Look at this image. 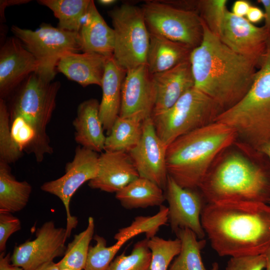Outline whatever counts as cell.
<instances>
[{
    "label": "cell",
    "mask_w": 270,
    "mask_h": 270,
    "mask_svg": "<svg viewBox=\"0 0 270 270\" xmlns=\"http://www.w3.org/2000/svg\"><path fill=\"white\" fill-rule=\"evenodd\" d=\"M212 248L220 256L264 254L270 248V204L244 201L208 203L201 214Z\"/></svg>",
    "instance_id": "7a4b0ae2"
},
{
    "label": "cell",
    "mask_w": 270,
    "mask_h": 270,
    "mask_svg": "<svg viewBox=\"0 0 270 270\" xmlns=\"http://www.w3.org/2000/svg\"><path fill=\"white\" fill-rule=\"evenodd\" d=\"M168 208L160 206L159 211L152 216H138L132 223L126 227L118 230L114 238L117 240L126 238L130 240L137 235L144 233L148 239L154 237L160 226L168 222Z\"/></svg>",
    "instance_id": "4dcf8cb0"
},
{
    "label": "cell",
    "mask_w": 270,
    "mask_h": 270,
    "mask_svg": "<svg viewBox=\"0 0 270 270\" xmlns=\"http://www.w3.org/2000/svg\"><path fill=\"white\" fill-rule=\"evenodd\" d=\"M198 190L206 202H270V162L237 141L214 161Z\"/></svg>",
    "instance_id": "3957f363"
},
{
    "label": "cell",
    "mask_w": 270,
    "mask_h": 270,
    "mask_svg": "<svg viewBox=\"0 0 270 270\" xmlns=\"http://www.w3.org/2000/svg\"><path fill=\"white\" fill-rule=\"evenodd\" d=\"M94 219L90 216L86 228L74 235L73 240L68 245L63 258L58 262L59 268L84 270L90 244L94 236Z\"/></svg>",
    "instance_id": "f546056e"
},
{
    "label": "cell",
    "mask_w": 270,
    "mask_h": 270,
    "mask_svg": "<svg viewBox=\"0 0 270 270\" xmlns=\"http://www.w3.org/2000/svg\"><path fill=\"white\" fill-rule=\"evenodd\" d=\"M245 18L252 24L258 23L264 20V12L258 7L252 5Z\"/></svg>",
    "instance_id": "60d3db41"
},
{
    "label": "cell",
    "mask_w": 270,
    "mask_h": 270,
    "mask_svg": "<svg viewBox=\"0 0 270 270\" xmlns=\"http://www.w3.org/2000/svg\"><path fill=\"white\" fill-rule=\"evenodd\" d=\"M266 259V270H270V248L264 254Z\"/></svg>",
    "instance_id": "7dc6e473"
},
{
    "label": "cell",
    "mask_w": 270,
    "mask_h": 270,
    "mask_svg": "<svg viewBox=\"0 0 270 270\" xmlns=\"http://www.w3.org/2000/svg\"><path fill=\"white\" fill-rule=\"evenodd\" d=\"M100 102L90 98L81 102L72 122L74 140L82 147L96 152L104 151L106 136L99 114Z\"/></svg>",
    "instance_id": "7402d4cb"
},
{
    "label": "cell",
    "mask_w": 270,
    "mask_h": 270,
    "mask_svg": "<svg viewBox=\"0 0 270 270\" xmlns=\"http://www.w3.org/2000/svg\"><path fill=\"white\" fill-rule=\"evenodd\" d=\"M215 122L232 128L238 140L256 150L270 140V38L250 90Z\"/></svg>",
    "instance_id": "5b68a950"
},
{
    "label": "cell",
    "mask_w": 270,
    "mask_h": 270,
    "mask_svg": "<svg viewBox=\"0 0 270 270\" xmlns=\"http://www.w3.org/2000/svg\"><path fill=\"white\" fill-rule=\"evenodd\" d=\"M237 140L232 128L218 122L178 137L166 148L168 175L183 188L198 189L216 158Z\"/></svg>",
    "instance_id": "277c9868"
},
{
    "label": "cell",
    "mask_w": 270,
    "mask_h": 270,
    "mask_svg": "<svg viewBox=\"0 0 270 270\" xmlns=\"http://www.w3.org/2000/svg\"><path fill=\"white\" fill-rule=\"evenodd\" d=\"M60 268L57 263L53 261L46 263L38 267L36 270H59Z\"/></svg>",
    "instance_id": "f6af8a7d"
},
{
    "label": "cell",
    "mask_w": 270,
    "mask_h": 270,
    "mask_svg": "<svg viewBox=\"0 0 270 270\" xmlns=\"http://www.w3.org/2000/svg\"><path fill=\"white\" fill-rule=\"evenodd\" d=\"M10 132L12 138L22 152L30 154L36 138L33 128L20 116L10 117Z\"/></svg>",
    "instance_id": "8d00e7d4"
},
{
    "label": "cell",
    "mask_w": 270,
    "mask_h": 270,
    "mask_svg": "<svg viewBox=\"0 0 270 270\" xmlns=\"http://www.w3.org/2000/svg\"><path fill=\"white\" fill-rule=\"evenodd\" d=\"M217 36L235 52L261 62L267 50L270 32L264 26H256L227 10Z\"/></svg>",
    "instance_id": "5bb4252c"
},
{
    "label": "cell",
    "mask_w": 270,
    "mask_h": 270,
    "mask_svg": "<svg viewBox=\"0 0 270 270\" xmlns=\"http://www.w3.org/2000/svg\"><path fill=\"white\" fill-rule=\"evenodd\" d=\"M167 146L156 134L152 117L144 120L141 138L128 152L140 177L154 182L164 190L168 174Z\"/></svg>",
    "instance_id": "9a60e30c"
},
{
    "label": "cell",
    "mask_w": 270,
    "mask_h": 270,
    "mask_svg": "<svg viewBox=\"0 0 270 270\" xmlns=\"http://www.w3.org/2000/svg\"><path fill=\"white\" fill-rule=\"evenodd\" d=\"M32 191L26 181H18L8 164L0 161V211L18 212L28 204Z\"/></svg>",
    "instance_id": "484cf974"
},
{
    "label": "cell",
    "mask_w": 270,
    "mask_h": 270,
    "mask_svg": "<svg viewBox=\"0 0 270 270\" xmlns=\"http://www.w3.org/2000/svg\"><path fill=\"white\" fill-rule=\"evenodd\" d=\"M152 253L150 270H168L170 262L180 253L181 242L178 238L165 240L155 236L148 239Z\"/></svg>",
    "instance_id": "836d02e7"
},
{
    "label": "cell",
    "mask_w": 270,
    "mask_h": 270,
    "mask_svg": "<svg viewBox=\"0 0 270 270\" xmlns=\"http://www.w3.org/2000/svg\"><path fill=\"white\" fill-rule=\"evenodd\" d=\"M144 120L138 117L118 116L106 136L104 151L128 153L141 138Z\"/></svg>",
    "instance_id": "83f0119b"
},
{
    "label": "cell",
    "mask_w": 270,
    "mask_h": 270,
    "mask_svg": "<svg viewBox=\"0 0 270 270\" xmlns=\"http://www.w3.org/2000/svg\"><path fill=\"white\" fill-rule=\"evenodd\" d=\"M59 270H74V269L70 268L68 267H62V268H60Z\"/></svg>",
    "instance_id": "681fc988"
},
{
    "label": "cell",
    "mask_w": 270,
    "mask_h": 270,
    "mask_svg": "<svg viewBox=\"0 0 270 270\" xmlns=\"http://www.w3.org/2000/svg\"><path fill=\"white\" fill-rule=\"evenodd\" d=\"M258 150L264 154L270 162V140L262 145Z\"/></svg>",
    "instance_id": "bcb514c9"
},
{
    "label": "cell",
    "mask_w": 270,
    "mask_h": 270,
    "mask_svg": "<svg viewBox=\"0 0 270 270\" xmlns=\"http://www.w3.org/2000/svg\"><path fill=\"white\" fill-rule=\"evenodd\" d=\"M268 204H270V202L268 203Z\"/></svg>",
    "instance_id": "f907efd6"
},
{
    "label": "cell",
    "mask_w": 270,
    "mask_h": 270,
    "mask_svg": "<svg viewBox=\"0 0 270 270\" xmlns=\"http://www.w3.org/2000/svg\"><path fill=\"white\" fill-rule=\"evenodd\" d=\"M38 69L36 59L21 41L16 36L8 38L0 49V98L14 93Z\"/></svg>",
    "instance_id": "e0dca14e"
},
{
    "label": "cell",
    "mask_w": 270,
    "mask_h": 270,
    "mask_svg": "<svg viewBox=\"0 0 270 270\" xmlns=\"http://www.w3.org/2000/svg\"><path fill=\"white\" fill-rule=\"evenodd\" d=\"M202 40L190 56L194 87L224 112L248 92L262 61L235 52L210 32L202 20Z\"/></svg>",
    "instance_id": "6da1fadb"
},
{
    "label": "cell",
    "mask_w": 270,
    "mask_h": 270,
    "mask_svg": "<svg viewBox=\"0 0 270 270\" xmlns=\"http://www.w3.org/2000/svg\"><path fill=\"white\" fill-rule=\"evenodd\" d=\"M138 177L128 152L104 151L99 156L98 174L88 185L93 189L116 193Z\"/></svg>",
    "instance_id": "ac0fdd59"
},
{
    "label": "cell",
    "mask_w": 270,
    "mask_h": 270,
    "mask_svg": "<svg viewBox=\"0 0 270 270\" xmlns=\"http://www.w3.org/2000/svg\"><path fill=\"white\" fill-rule=\"evenodd\" d=\"M141 8L150 32L192 50L200 44L204 29L196 10L180 8L164 0L146 1Z\"/></svg>",
    "instance_id": "30bf717a"
},
{
    "label": "cell",
    "mask_w": 270,
    "mask_h": 270,
    "mask_svg": "<svg viewBox=\"0 0 270 270\" xmlns=\"http://www.w3.org/2000/svg\"><path fill=\"white\" fill-rule=\"evenodd\" d=\"M92 0H39L38 2L52 10L58 19V28L78 32L83 18Z\"/></svg>",
    "instance_id": "f1b7e54d"
},
{
    "label": "cell",
    "mask_w": 270,
    "mask_h": 270,
    "mask_svg": "<svg viewBox=\"0 0 270 270\" xmlns=\"http://www.w3.org/2000/svg\"><path fill=\"white\" fill-rule=\"evenodd\" d=\"M152 253L146 238L136 242L131 253L117 256L106 270H150Z\"/></svg>",
    "instance_id": "1f68e13d"
},
{
    "label": "cell",
    "mask_w": 270,
    "mask_h": 270,
    "mask_svg": "<svg viewBox=\"0 0 270 270\" xmlns=\"http://www.w3.org/2000/svg\"><path fill=\"white\" fill-rule=\"evenodd\" d=\"M226 0L197 1L196 10L206 26L218 36L226 8Z\"/></svg>",
    "instance_id": "d590c367"
},
{
    "label": "cell",
    "mask_w": 270,
    "mask_h": 270,
    "mask_svg": "<svg viewBox=\"0 0 270 270\" xmlns=\"http://www.w3.org/2000/svg\"><path fill=\"white\" fill-rule=\"evenodd\" d=\"M264 8V26L270 32V0H258Z\"/></svg>",
    "instance_id": "ee69618b"
},
{
    "label": "cell",
    "mask_w": 270,
    "mask_h": 270,
    "mask_svg": "<svg viewBox=\"0 0 270 270\" xmlns=\"http://www.w3.org/2000/svg\"><path fill=\"white\" fill-rule=\"evenodd\" d=\"M11 257L10 253L0 252V270H24L22 268L10 263Z\"/></svg>",
    "instance_id": "b9f144b4"
},
{
    "label": "cell",
    "mask_w": 270,
    "mask_h": 270,
    "mask_svg": "<svg viewBox=\"0 0 270 270\" xmlns=\"http://www.w3.org/2000/svg\"><path fill=\"white\" fill-rule=\"evenodd\" d=\"M115 196L126 209L161 206L166 200L163 189L140 176L116 193Z\"/></svg>",
    "instance_id": "d4e9b609"
},
{
    "label": "cell",
    "mask_w": 270,
    "mask_h": 270,
    "mask_svg": "<svg viewBox=\"0 0 270 270\" xmlns=\"http://www.w3.org/2000/svg\"><path fill=\"white\" fill-rule=\"evenodd\" d=\"M14 143L10 132V120L6 101L0 98V161L8 164L16 162L22 156Z\"/></svg>",
    "instance_id": "e575fe53"
},
{
    "label": "cell",
    "mask_w": 270,
    "mask_h": 270,
    "mask_svg": "<svg viewBox=\"0 0 270 270\" xmlns=\"http://www.w3.org/2000/svg\"><path fill=\"white\" fill-rule=\"evenodd\" d=\"M98 152L80 146L76 147L72 160L65 166V174L61 177L43 184L41 190L56 196L62 202L66 216V230L68 238L78 224L77 218L70 212L71 198L85 182L94 178L98 170Z\"/></svg>",
    "instance_id": "8fae6325"
},
{
    "label": "cell",
    "mask_w": 270,
    "mask_h": 270,
    "mask_svg": "<svg viewBox=\"0 0 270 270\" xmlns=\"http://www.w3.org/2000/svg\"><path fill=\"white\" fill-rule=\"evenodd\" d=\"M222 112L212 99L194 86L172 108L152 118L157 134L168 147L178 137L214 122Z\"/></svg>",
    "instance_id": "52a82bcc"
},
{
    "label": "cell",
    "mask_w": 270,
    "mask_h": 270,
    "mask_svg": "<svg viewBox=\"0 0 270 270\" xmlns=\"http://www.w3.org/2000/svg\"><path fill=\"white\" fill-rule=\"evenodd\" d=\"M251 6L248 0H237L233 4L231 12L238 16L245 18Z\"/></svg>",
    "instance_id": "ab89813d"
},
{
    "label": "cell",
    "mask_w": 270,
    "mask_h": 270,
    "mask_svg": "<svg viewBox=\"0 0 270 270\" xmlns=\"http://www.w3.org/2000/svg\"><path fill=\"white\" fill-rule=\"evenodd\" d=\"M36 238L15 246L12 263L24 270H36L42 264L64 256L68 238L66 228H57L53 221L38 228Z\"/></svg>",
    "instance_id": "7c38bea8"
},
{
    "label": "cell",
    "mask_w": 270,
    "mask_h": 270,
    "mask_svg": "<svg viewBox=\"0 0 270 270\" xmlns=\"http://www.w3.org/2000/svg\"><path fill=\"white\" fill-rule=\"evenodd\" d=\"M109 58L92 52H68L60 58L56 70L83 87L91 84L101 86Z\"/></svg>",
    "instance_id": "ffe728a7"
},
{
    "label": "cell",
    "mask_w": 270,
    "mask_h": 270,
    "mask_svg": "<svg viewBox=\"0 0 270 270\" xmlns=\"http://www.w3.org/2000/svg\"><path fill=\"white\" fill-rule=\"evenodd\" d=\"M114 36L113 57L126 71L146 64L150 32L141 7L123 4L108 12Z\"/></svg>",
    "instance_id": "ba28073f"
},
{
    "label": "cell",
    "mask_w": 270,
    "mask_h": 270,
    "mask_svg": "<svg viewBox=\"0 0 270 270\" xmlns=\"http://www.w3.org/2000/svg\"><path fill=\"white\" fill-rule=\"evenodd\" d=\"M164 191L172 231L176 232L179 229L188 228L198 239H204L206 234L200 218L207 202L200 190L183 188L168 175Z\"/></svg>",
    "instance_id": "4fadbf2b"
},
{
    "label": "cell",
    "mask_w": 270,
    "mask_h": 270,
    "mask_svg": "<svg viewBox=\"0 0 270 270\" xmlns=\"http://www.w3.org/2000/svg\"><path fill=\"white\" fill-rule=\"evenodd\" d=\"M155 100L152 75L146 65L128 70L122 85L119 116L144 120L152 116Z\"/></svg>",
    "instance_id": "2e32d148"
},
{
    "label": "cell",
    "mask_w": 270,
    "mask_h": 270,
    "mask_svg": "<svg viewBox=\"0 0 270 270\" xmlns=\"http://www.w3.org/2000/svg\"><path fill=\"white\" fill-rule=\"evenodd\" d=\"M152 75L156 92L152 116L172 108L184 93L194 86L190 60Z\"/></svg>",
    "instance_id": "d6986e66"
},
{
    "label": "cell",
    "mask_w": 270,
    "mask_h": 270,
    "mask_svg": "<svg viewBox=\"0 0 270 270\" xmlns=\"http://www.w3.org/2000/svg\"><path fill=\"white\" fill-rule=\"evenodd\" d=\"M266 264V259L264 254L230 257L226 270H263Z\"/></svg>",
    "instance_id": "74e56055"
},
{
    "label": "cell",
    "mask_w": 270,
    "mask_h": 270,
    "mask_svg": "<svg viewBox=\"0 0 270 270\" xmlns=\"http://www.w3.org/2000/svg\"><path fill=\"white\" fill-rule=\"evenodd\" d=\"M60 87L59 82H49L33 73L16 90L8 109L10 117L22 116L34 130L36 138L30 154L34 155L38 162L53 152L46 127L55 109Z\"/></svg>",
    "instance_id": "8992f818"
},
{
    "label": "cell",
    "mask_w": 270,
    "mask_h": 270,
    "mask_svg": "<svg viewBox=\"0 0 270 270\" xmlns=\"http://www.w3.org/2000/svg\"><path fill=\"white\" fill-rule=\"evenodd\" d=\"M100 4L108 6H111L116 2V0H100L98 1Z\"/></svg>",
    "instance_id": "c3c4849f"
},
{
    "label": "cell",
    "mask_w": 270,
    "mask_h": 270,
    "mask_svg": "<svg viewBox=\"0 0 270 270\" xmlns=\"http://www.w3.org/2000/svg\"><path fill=\"white\" fill-rule=\"evenodd\" d=\"M83 52H92L106 57L113 56L114 36L110 28L91 0L82 18L78 32Z\"/></svg>",
    "instance_id": "44dd1931"
},
{
    "label": "cell",
    "mask_w": 270,
    "mask_h": 270,
    "mask_svg": "<svg viewBox=\"0 0 270 270\" xmlns=\"http://www.w3.org/2000/svg\"><path fill=\"white\" fill-rule=\"evenodd\" d=\"M175 234L181 242L180 253L175 257L168 270H219L218 262L212 264L210 269L204 266L201 256L202 250L206 241L200 240L196 234L188 228H181Z\"/></svg>",
    "instance_id": "4316f807"
},
{
    "label": "cell",
    "mask_w": 270,
    "mask_h": 270,
    "mask_svg": "<svg viewBox=\"0 0 270 270\" xmlns=\"http://www.w3.org/2000/svg\"><path fill=\"white\" fill-rule=\"evenodd\" d=\"M94 238L96 244L89 248L84 270H106L122 246L128 240L121 239L107 246L106 240L102 236L95 234Z\"/></svg>",
    "instance_id": "d6a6232c"
},
{
    "label": "cell",
    "mask_w": 270,
    "mask_h": 270,
    "mask_svg": "<svg viewBox=\"0 0 270 270\" xmlns=\"http://www.w3.org/2000/svg\"><path fill=\"white\" fill-rule=\"evenodd\" d=\"M30 2V0H1L0 1V21L2 22H2L4 20H5L4 11L6 7L14 5L26 4Z\"/></svg>",
    "instance_id": "7bdbcfd3"
},
{
    "label": "cell",
    "mask_w": 270,
    "mask_h": 270,
    "mask_svg": "<svg viewBox=\"0 0 270 270\" xmlns=\"http://www.w3.org/2000/svg\"><path fill=\"white\" fill-rule=\"evenodd\" d=\"M21 228L19 218L12 213L0 211V252H4L8 238Z\"/></svg>",
    "instance_id": "f35d334b"
},
{
    "label": "cell",
    "mask_w": 270,
    "mask_h": 270,
    "mask_svg": "<svg viewBox=\"0 0 270 270\" xmlns=\"http://www.w3.org/2000/svg\"><path fill=\"white\" fill-rule=\"evenodd\" d=\"M192 50L184 44L150 32L146 65L151 74L164 72L190 60Z\"/></svg>",
    "instance_id": "cb8c5ba5"
},
{
    "label": "cell",
    "mask_w": 270,
    "mask_h": 270,
    "mask_svg": "<svg viewBox=\"0 0 270 270\" xmlns=\"http://www.w3.org/2000/svg\"><path fill=\"white\" fill-rule=\"evenodd\" d=\"M11 30L36 59L38 64L36 73L49 82L53 80L57 64L64 54L82 51L78 32L46 24L34 30L12 26Z\"/></svg>",
    "instance_id": "9c48e42d"
},
{
    "label": "cell",
    "mask_w": 270,
    "mask_h": 270,
    "mask_svg": "<svg viewBox=\"0 0 270 270\" xmlns=\"http://www.w3.org/2000/svg\"><path fill=\"white\" fill-rule=\"evenodd\" d=\"M126 73L113 56L108 58L100 86L102 98L99 106L100 117L107 135L119 116L122 85Z\"/></svg>",
    "instance_id": "603a6c76"
}]
</instances>
